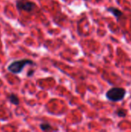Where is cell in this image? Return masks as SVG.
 Here are the masks:
<instances>
[{"instance_id": "obj_1", "label": "cell", "mask_w": 131, "mask_h": 132, "mask_svg": "<svg viewBox=\"0 0 131 132\" xmlns=\"http://www.w3.org/2000/svg\"><path fill=\"white\" fill-rule=\"evenodd\" d=\"M126 94L127 90L123 87H112L107 90L106 93V97L112 102H118L124 99Z\"/></svg>"}, {"instance_id": "obj_2", "label": "cell", "mask_w": 131, "mask_h": 132, "mask_svg": "<svg viewBox=\"0 0 131 132\" xmlns=\"http://www.w3.org/2000/svg\"><path fill=\"white\" fill-rule=\"evenodd\" d=\"M27 65H35L34 62L31 60H15L12 62L8 66V70L14 74L20 73L24 67Z\"/></svg>"}, {"instance_id": "obj_3", "label": "cell", "mask_w": 131, "mask_h": 132, "mask_svg": "<svg viewBox=\"0 0 131 132\" xmlns=\"http://www.w3.org/2000/svg\"><path fill=\"white\" fill-rule=\"evenodd\" d=\"M16 7L19 10L30 12L35 9L36 5L33 2L29 1V0H17L16 1Z\"/></svg>"}, {"instance_id": "obj_4", "label": "cell", "mask_w": 131, "mask_h": 132, "mask_svg": "<svg viewBox=\"0 0 131 132\" xmlns=\"http://www.w3.org/2000/svg\"><path fill=\"white\" fill-rule=\"evenodd\" d=\"M107 10L110 12H111L117 19H120V17H122L124 15V13L121 10H120L119 9L117 8H115V7H109L107 9Z\"/></svg>"}, {"instance_id": "obj_5", "label": "cell", "mask_w": 131, "mask_h": 132, "mask_svg": "<svg viewBox=\"0 0 131 132\" xmlns=\"http://www.w3.org/2000/svg\"><path fill=\"white\" fill-rule=\"evenodd\" d=\"M8 100H9L10 103L12 104H14V105H19V97H18L15 94H12L11 95H9Z\"/></svg>"}, {"instance_id": "obj_6", "label": "cell", "mask_w": 131, "mask_h": 132, "mask_svg": "<svg viewBox=\"0 0 131 132\" xmlns=\"http://www.w3.org/2000/svg\"><path fill=\"white\" fill-rule=\"evenodd\" d=\"M39 128H40V129H41L42 131H50V130H52V129H53L52 125H51L50 124H49V123H46V122L40 124Z\"/></svg>"}, {"instance_id": "obj_7", "label": "cell", "mask_w": 131, "mask_h": 132, "mask_svg": "<svg viewBox=\"0 0 131 132\" xmlns=\"http://www.w3.org/2000/svg\"><path fill=\"white\" fill-rule=\"evenodd\" d=\"M115 114L120 118H124L127 116V111L124 109H117L115 111Z\"/></svg>"}, {"instance_id": "obj_8", "label": "cell", "mask_w": 131, "mask_h": 132, "mask_svg": "<svg viewBox=\"0 0 131 132\" xmlns=\"http://www.w3.org/2000/svg\"><path fill=\"white\" fill-rule=\"evenodd\" d=\"M34 70H29L28 73H27V77H32L33 74H34Z\"/></svg>"}]
</instances>
